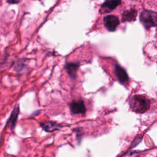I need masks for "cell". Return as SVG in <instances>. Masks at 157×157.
<instances>
[{"label": "cell", "instance_id": "obj_1", "mask_svg": "<svg viewBox=\"0 0 157 157\" xmlns=\"http://www.w3.org/2000/svg\"><path fill=\"white\" fill-rule=\"evenodd\" d=\"M129 104L133 112L138 113H143L149 110L151 101L145 95L138 94L133 96L130 99Z\"/></svg>", "mask_w": 157, "mask_h": 157}, {"label": "cell", "instance_id": "obj_2", "mask_svg": "<svg viewBox=\"0 0 157 157\" xmlns=\"http://www.w3.org/2000/svg\"><path fill=\"white\" fill-rule=\"evenodd\" d=\"M139 20L146 29H149L156 26L157 13L155 11L144 10L140 13Z\"/></svg>", "mask_w": 157, "mask_h": 157}, {"label": "cell", "instance_id": "obj_3", "mask_svg": "<svg viewBox=\"0 0 157 157\" xmlns=\"http://www.w3.org/2000/svg\"><path fill=\"white\" fill-rule=\"evenodd\" d=\"M103 22L105 28L110 32L115 31L120 24L118 18L113 15H108L105 16L103 18Z\"/></svg>", "mask_w": 157, "mask_h": 157}, {"label": "cell", "instance_id": "obj_4", "mask_svg": "<svg viewBox=\"0 0 157 157\" xmlns=\"http://www.w3.org/2000/svg\"><path fill=\"white\" fill-rule=\"evenodd\" d=\"M121 4V0H105L101 5V13H108L115 9Z\"/></svg>", "mask_w": 157, "mask_h": 157}, {"label": "cell", "instance_id": "obj_5", "mask_svg": "<svg viewBox=\"0 0 157 157\" xmlns=\"http://www.w3.org/2000/svg\"><path fill=\"white\" fill-rule=\"evenodd\" d=\"M69 108L73 114H85L86 112V107L84 102L82 100L73 101L69 104Z\"/></svg>", "mask_w": 157, "mask_h": 157}, {"label": "cell", "instance_id": "obj_6", "mask_svg": "<svg viewBox=\"0 0 157 157\" xmlns=\"http://www.w3.org/2000/svg\"><path fill=\"white\" fill-rule=\"evenodd\" d=\"M19 113H20L19 105H16L13 108V110L12 111L10 115L6 122V127L10 128V129H13L15 127Z\"/></svg>", "mask_w": 157, "mask_h": 157}, {"label": "cell", "instance_id": "obj_7", "mask_svg": "<svg viewBox=\"0 0 157 157\" xmlns=\"http://www.w3.org/2000/svg\"><path fill=\"white\" fill-rule=\"evenodd\" d=\"M115 73L120 83L124 84L128 81L129 77L126 70L117 64L115 66Z\"/></svg>", "mask_w": 157, "mask_h": 157}, {"label": "cell", "instance_id": "obj_8", "mask_svg": "<svg viewBox=\"0 0 157 157\" xmlns=\"http://www.w3.org/2000/svg\"><path fill=\"white\" fill-rule=\"evenodd\" d=\"M40 126L43 130L47 132H52L55 131L59 130L62 127L61 124L51 120L41 122L40 123Z\"/></svg>", "mask_w": 157, "mask_h": 157}, {"label": "cell", "instance_id": "obj_9", "mask_svg": "<svg viewBox=\"0 0 157 157\" xmlns=\"http://www.w3.org/2000/svg\"><path fill=\"white\" fill-rule=\"evenodd\" d=\"M78 67H79V63H78L70 62V63H67L65 65V69L69 76L72 79H74L77 77Z\"/></svg>", "mask_w": 157, "mask_h": 157}, {"label": "cell", "instance_id": "obj_10", "mask_svg": "<svg viewBox=\"0 0 157 157\" xmlns=\"http://www.w3.org/2000/svg\"><path fill=\"white\" fill-rule=\"evenodd\" d=\"M137 15V11L135 9H131L123 12L121 16V19L123 22L135 21Z\"/></svg>", "mask_w": 157, "mask_h": 157}, {"label": "cell", "instance_id": "obj_11", "mask_svg": "<svg viewBox=\"0 0 157 157\" xmlns=\"http://www.w3.org/2000/svg\"><path fill=\"white\" fill-rule=\"evenodd\" d=\"M139 153V151H129L123 154L121 157H138Z\"/></svg>", "mask_w": 157, "mask_h": 157}, {"label": "cell", "instance_id": "obj_12", "mask_svg": "<svg viewBox=\"0 0 157 157\" xmlns=\"http://www.w3.org/2000/svg\"><path fill=\"white\" fill-rule=\"evenodd\" d=\"M6 2L10 4H17L20 2V0H6Z\"/></svg>", "mask_w": 157, "mask_h": 157}]
</instances>
